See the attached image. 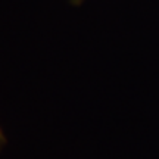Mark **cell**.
Masks as SVG:
<instances>
[{
	"label": "cell",
	"instance_id": "obj_1",
	"mask_svg": "<svg viewBox=\"0 0 159 159\" xmlns=\"http://www.w3.org/2000/svg\"><path fill=\"white\" fill-rule=\"evenodd\" d=\"M71 2H72L74 5H80V3H83L84 0H71Z\"/></svg>",
	"mask_w": 159,
	"mask_h": 159
}]
</instances>
